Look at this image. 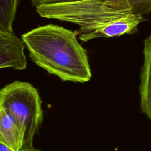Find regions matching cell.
<instances>
[{"instance_id":"obj_7","label":"cell","mask_w":151,"mask_h":151,"mask_svg":"<svg viewBox=\"0 0 151 151\" xmlns=\"http://www.w3.org/2000/svg\"><path fill=\"white\" fill-rule=\"evenodd\" d=\"M18 2V0H0V30L13 32L12 24Z\"/></svg>"},{"instance_id":"obj_2","label":"cell","mask_w":151,"mask_h":151,"mask_svg":"<svg viewBox=\"0 0 151 151\" xmlns=\"http://www.w3.org/2000/svg\"><path fill=\"white\" fill-rule=\"evenodd\" d=\"M31 60L64 81L84 83L91 72L86 50L75 34L63 27L48 24L21 35Z\"/></svg>"},{"instance_id":"obj_6","label":"cell","mask_w":151,"mask_h":151,"mask_svg":"<svg viewBox=\"0 0 151 151\" xmlns=\"http://www.w3.org/2000/svg\"><path fill=\"white\" fill-rule=\"evenodd\" d=\"M0 143L14 151H21L24 143V134L17 122L2 108H0Z\"/></svg>"},{"instance_id":"obj_9","label":"cell","mask_w":151,"mask_h":151,"mask_svg":"<svg viewBox=\"0 0 151 151\" xmlns=\"http://www.w3.org/2000/svg\"><path fill=\"white\" fill-rule=\"evenodd\" d=\"M30 1L33 6L37 7L40 5H44V4H55V3L74 1H77V0H30Z\"/></svg>"},{"instance_id":"obj_10","label":"cell","mask_w":151,"mask_h":151,"mask_svg":"<svg viewBox=\"0 0 151 151\" xmlns=\"http://www.w3.org/2000/svg\"><path fill=\"white\" fill-rule=\"evenodd\" d=\"M0 151H14L6 145L0 143Z\"/></svg>"},{"instance_id":"obj_3","label":"cell","mask_w":151,"mask_h":151,"mask_svg":"<svg viewBox=\"0 0 151 151\" xmlns=\"http://www.w3.org/2000/svg\"><path fill=\"white\" fill-rule=\"evenodd\" d=\"M42 101L31 84L18 80L0 90V108L10 113L24 134L22 149L33 147V140L43 120Z\"/></svg>"},{"instance_id":"obj_5","label":"cell","mask_w":151,"mask_h":151,"mask_svg":"<svg viewBox=\"0 0 151 151\" xmlns=\"http://www.w3.org/2000/svg\"><path fill=\"white\" fill-rule=\"evenodd\" d=\"M143 64L139 86L141 111L151 120V33L144 40Z\"/></svg>"},{"instance_id":"obj_11","label":"cell","mask_w":151,"mask_h":151,"mask_svg":"<svg viewBox=\"0 0 151 151\" xmlns=\"http://www.w3.org/2000/svg\"><path fill=\"white\" fill-rule=\"evenodd\" d=\"M21 151H40V150H37L34 147H32L29 149H22Z\"/></svg>"},{"instance_id":"obj_8","label":"cell","mask_w":151,"mask_h":151,"mask_svg":"<svg viewBox=\"0 0 151 151\" xmlns=\"http://www.w3.org/2000/svg\"><path fill=\"white\" fill-rule=\"evenodd\" d=\"M132 11L142 15L151 12V0H127Z\"/></svg>"},{"instance_id":"obj_4","label":"cell","mask_w":151,"mask_h":151,"mask_svg":"<svg viewBox=\"0 0 151 151\" xmlns=\"http://www.w3.org/2000/svg\"><path fill=\"white\" fill-rule=\"evenodd\" d=\"M25 44L13 32L0 30V68L22 70L27 67Z\"/></svg>"},{"instance_id":"obj_1","label":"cell","mask_w":151,"mask_h":151,"mask_svg":"<svg viewBox=\"0 0 151 151\" xmlns=\"http://www.w3.org/2000/svg\"><path fill=\"white\" fill-rule=\"evenodd\" d=\"M43 18L70 22L79 26L77 32L83 42L111 38L137 31L143 15L135 14L127 0H77L36 7Z\"/></svg>"}]
</instances>
